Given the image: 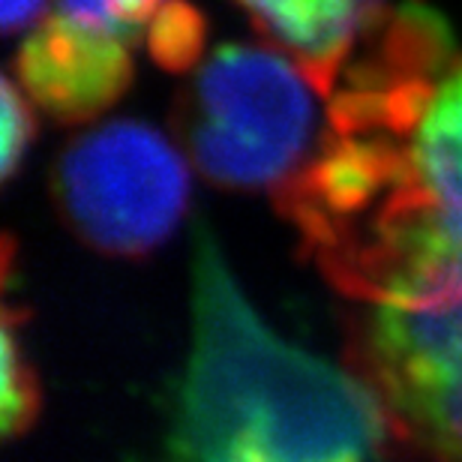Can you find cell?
Here are the masks:
<instances>
[{"instance_id":"6","label":"cell","mask_w":462,"mask_h":462,"mask_svg":"<svg viewBox=\"0 0 462 462\" xmlns=\"http://www.w3.org/2000/svg\"><path fill=\"white\" fill-rule=\"evenodd\" d=\"M258 33L289 54L321 97H330L360 40L382 22L384 0H235Z\"/></svg>"},{"instance_id":"12","label":"cell","mask_w":462,"mask_h":462,"mask_svg":"<svg viewBox=\"0 0 462 462\" xmlns=\"http://www.w3.org/2000/svg\"><path fill=\"white\" fill-rule=\"evenodd\" d=\"M49 0H0V24L6 33L33 31L42 22Z\"/></svg>"},{"instance_id":"11","label":"cell","mask_w":462,"mask_h":462,"mask_svg":"<svg viewBox=\"0 0 462 462\" xmlns=\"http://www.w3.org/2000/svg\"><path fill=\"white\" fill-rule=\"evenodd\" d=\"M33 103L24 97V90L15 85V79H4V99H0V174L9 180L24 160L27 147L36 135Z\"/></svg>"},{"instance_id":"5","label":"cell","mask_w":462,"mask_h":462,"mask_svg":"<svg viewBox=\"0 0 462 462\" xmlns=\"http://www.w3.org/2000/svg\"><path fill=\"white\" fill-rule=\"evenodd\" d=\"M133 72L126 42L72 24L60 13L42 18L15 58L18 88L60 124L106 115L133 85Z\"/></svg>"},{"instance_id":"4","label":"cell","mask_w":462,"mask_h":462,"mask_svg":"<svg viewBox=\"0 0 462 462\" xmlns=\"http://www.w3.org/2000/svg\"><path fill=\"white\" fill-rule=\"evenodd\" d=\"M51 201L81 244L117 258H144L187 217L189 169L160 129L112 120L60 151Z\"/></svg>"},{"instance_id":"3","label":"cell","mask_w":462,"mask_h":462,"mask_svg":"<svg viewBox=\"0 0 462 462\" xmlns=\"http://www.w3.org/2000/svg\"><path fill=\"white\" fill-rule=\"evenodd\" d=\"M360 364L396 436L462 462V253L369 307Z\"/></svg>"},{"instance_id":"9","label":"cell","mask_w":462,"mask_h":462,"mask_svg":"<svg viewBox=\"0 0 462 462\" xmlns=\"http://www.w3.org/2000/svg\"><path fill=\"white\" fill-rule=\"evenodd\" d=\"M40 411V384L27 360L22 339V319L13 307L4 316V391H0V423L4 436L13 439L33 423Z\"/></svg>"},{"instance_id":"10","label":"cell","mask_w":462,"mask_h":462,"mask_svg":"<svg viewBox=\"0 0 462 462\" xmlns=\"http://www.w3.org/2000/svg\"><path fill=\"white\" fill-rule=\"evenodd\" d=\"M169 0H60V15L94 33L133 45Z\"/></svg>"},{"instance_id":"1","label":"cell","mask_w":462,"mask_h":462,"mask_svg":"<svg viewBox=\"0 0 462 462\" xmlns=\"http://www.w3.org/2000/svg\"><path fill=\"white\" fill-rule=\"evenodd\" d=\"M393 423L364 375L282 339L196 228L192 351L174 445L187 462H369Z\"/></svg>"},{"instance_id":"2","label":"cell","mask_w":462,"mask_h":462,"mask_svg":"<svg viewBox=\"0 0 462 462\" xmlns=\"http://www.w3.org/2000/svg\"><path fill=\"white\" fill-rule=\"evenodd\" d=\"M316 94L294 60L228 42L201 60L178 94L174 133L201 178L273 196L307 169L325 138L328 112Z\"/></svg>"},{"instance_id":"8","label":"cell","mask_w":462,"mask_h":462,"mask_svg":"<svg viewBox=\"0 0 462 462\" xmlns=\"http://www.w3.org/2000/svg\"><path fill=\"white\" fill-rule=\"evenodd\" d=\"M208 42V18L187 0H169L144 33L147 54L169 72H189L201 67Z\"/></svg>"},{"instance_id":"7","label":"cell","mask_w":462,"mask_h":462,"mask_svg":"<svg viewBox=\"0 0 462 462\" xmlns=\"http://www.w3.org/2000/svg\"><path fill=\"white\" fill-rule=\"evenodd\" d=\"M411 169L441 235L462 253V58L414 129Z\"/></svg>"}]
</instances>
